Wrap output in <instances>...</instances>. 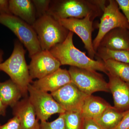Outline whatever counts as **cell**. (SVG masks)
Masks as SVG:
<instances>
[{
    "label": "cell",
    "instance_id": "7",
    "mask_svg": "<svg viewBox=\"0 0 129 129\" xmlns=\"http://www.w3.org/2000/svg\"><path fill=\"white\" fill-rule=\"evenodd\" d=\"M99 30L92 41L93 48L96 52L103 38L108 32L118 28L129 29V24L124 15L120 11L116 0H109L98 24Z\"/></svg>",
    "mask_w": 129,
    "mask_h": 129
},
{
    "label": "cell",
    "instance_id": "8",
    "mask_svg": "<svg viewBox=\"0 0 129 129\" xmlns=\"http://www.w3.org/2000/svg\"><path fill=\"white\" fill-rule=\"evenodd\" d=\"M28 92L37 119L41 122L47 121L53 114H60L66 112L51 93L37 89L31 84L28 86Z\"/></svg>",
    "mask_w": 129,
    "mask_h": 129
},
{
    "label": "cell",
    "instance_id": "22",
    "mask_svg": "<svg viewBox=\"0 0 129 129\" xmlns=\"http://www.w3.org/2000/svg\"><path fill=\"white\" fill-rule=\"evenodd\" d=\"M64 117L67 129H83L85 119L81 110L66 111Z\"/></svg>",
    "mask_w": 129,
    "mask_h": 129
},
{
    "label": "cell",
    "instance_id": "15",
    "mask_svg": "<svg viewBox=\"0 0 129 129\" xmlns=\"http://www.w3.org/2000/svg\"><path fill=\"white\" fill-rule=\"evenodd\" d=\"M99 47L112 50L129 51V29L118 28L111 30L103 38Z\"/></svg>",
    "mask_w": 129,
    "mask_h": 129
},
{
    "label": "cell",
    "instance_id": "14",
    "mask_svg": "<svg viewBox=\"0 0 129 129\" xmlns=\"http://www.w3.org/2000/svg\"><path fill=\"white\" fill-rule=\"evenodd\" d=\"M71 82L68 70L60 68L51 74L32 81V84L37 89L51 93Z\"/></svg>",
    "mask_w": 129,
    "mask_h": 129
},
{
    "label": "cell",
    "instance_id": "24",
    "mask_svg": "<svg viewBox=\"0 0 129 129\" xmlns=\"http://www.w3.org/2000/svg\"><path fill=\"white\" fill-rule=\"evenodd\" d=\"M36 12L37 18L47 14L50 7V0H32Z\"/></svg>",
    "mask_w": 129,
    "mask_h": 129
},
{
    "label": "cell",
    "instance_id": "17",
    "mask_svg": "<svg viewBox=\"0 0 129 129\" xmlns=\"http://www.w3.org/2000/svg\"><path fill=\"white\" fill-rule=\"evenodd\" d=\"M111 106L101 98L90 95L86 98L84 102L81 112L84 119H94Z\"/></svg>",
    "mask_w": 129,
    "mask_h": 129
},
{
    "label": "cell",
    "instance_id": "16",
    "mask_svg": "<svg viewBox=\"0 0 129 129\" xmlns=\"http://www.w3.org/2000/svg\"><path fill=\"white\" fill-rule=\"evenodd\" d=\"M9 7L12 15L32 26L37 19L36 9L32 0H9Z\"/></svg>",
    "mask_w": 129,
    "mask_h": 129
},
{
    "label": "cell",
    "instance_id": "32",
    "mask_svg": "<svg viewBox=\"0 0 129 129\" xmlns=\"http://www.w3.org/2000/svg\"></svg>",
    "mask_w": 129,
    "mask_h": 129
},
{
    "label": "cell",
    "instance_id": "2",
    "mask_svg": "<svg viewBox=\"0 0 129 129\" xmlns=\"http://www.w3.org/2000/svg\"><path fill=\"white\" fill-rule=\"evenodd\" d=\"M73 35V32L70 31L64 41L50 50L51 53L59 61L61 65L100 71L107 74L108 72L102 60L91 59L75 46Z\"/></svg>",
    "mask_w": 129,
    "mask_h": 129
},
{
    "label": "cell",
    "instance_id": "20",
    "mask_svg": "<svg viewBox=\"0 0 129 129\" xmlns=\"http://www.w3.org/2000/svg\"><path fill=\"white\" fill-rule=\"evenodd\" d=\"M103 62L109 73L129 83V64L112 60Z\"/></svg>",
    "mask_w": 129,
    "mask_h": 129
},
{
    "label": "cell",
    "instance_id": "27",
    "mask_svg": "<svg viewBox=\"0 0 129 129\" xmlns=\"http://www.w3.org/2000/svg\"><path fill=\"white\" fill-rule=\"evenodd\" d=\"M114 129H129V110L125 112L121 121Z\"/></svg>",
    "mask_w": 129,
    "mask_h": 129
},
{
    "label": "cell",
    "instance_id": "29",
    "mask_svg": "<svg viewBox=\"0 0 129 129\" xmlns=\"http://www.w3.org/2000/svg\"><path fill=\"white\" fill-rule=\"evenodd\" d=\"M12 14L9 10V1L0 0V15Z\"/></svg>",
    "mask_w": 129,
    "mask_h": 129
},
{
    "label": "cell",
    "instance_id": "11",
    "mask_svg": "<svg viewBox=\"0 0 129 129\" xmlns=\"http://www.w3.org/2000/svg\"><path fill=\"white\" fill-rule=\"evenodd\" d=\"M51 94L65 111L81 110L85 100L89 96L72 82Z\"/></svg>",
    "mask_w": 129,
    "mask_h": 129
},
{
    "label": "cell",
    "instance_id": "1",
    "mask_svg": "<svg viewBox=\"0 0 129 129\" xmlns=\"http://www.w3.org/2000/svg\"><path fill=\"white\" fill-rule=\"evenodd\" d=\"M107 1L104 0L51 1L47 14L57 20L68 18L82 19L88 15L94 19L101 17Z\"/></svg>",
    "mask_w": 129,
    "mask_h": 129
},
{
    "label": "cell",
    "instance_id": "21",
    "mask_svg": "<svg viewBox=\"0 0 129 129\" xmlns=\"http://www.w3.org/2000/svg\"><path fill=\"white\" fill-rule=\"evenodd\" d=\"M95 56L103 61L112 60L129 64V50H112L99 47L96 51Z\"/></svg>",
    "mask_w": 129,
    "mask_h": 129
},
{
    "label": "cell",
    "instance_id": "9",
    "mask_svg": "<svg viewBox=\"0 0 129 129\" xmlns=\"http://www.w3.org/2000/svg\"><path fill=\"white\" fill-rule=\"evenodd\" d=\"M94 20L92 16L88 15L82 19L71 18L58 20L64 28L75 33L81 39L88 52V56L92 59H94L96 53L93 48L92 39Z\"/></svg>",
    "mask_w": 129,
    "mask_h": 129
},
{
    "label": "cell",
    "instance_id": "19",
    "mask_svg": "<svg viewBox=\"0 0 129 129\" xmlns=\"http://www.w3.org/2000/svg\"><path fill=\"white\" fill-rule=\"evenodd\" d=\"M125 112L118 111L111 106L94 120L103 129H114L121 121Z\"/></svg>",
    "mask_w": 129,
    "mask_h": 129
},
{
    "label": "cell",
    "instance_id": "6",
    "mask_svg": "<svg viewBox=\"0 0 129 129\" xmlns=\"http://www.w3.org/2000/svg\"><path fill=\"white\" fill-rule=\"evenodd\" d=\"M68 71L72 82L87 95L98 91L110 92L108 83L96 71L73 67Z\"/></svg>",
    "mask_w": 129,
    "mask_h": 129
},
{
    "label": "cell",
    "instance_id": "31",
    "mask_svg": "<svg viewBox=\"0 0 129 129\" xmlns=\"http://www.w3.org/2000/svg\"><path fill=\"white\" fill-rule=\"evenodd\" d=\"M4 52L3 51L0 49V64L3 62V56Z\"/></svg>",
    "mask_w": 129,
    "mask_h": 129
},
{
    "label": "cell",
    "instance_id": "28",
    "mask_svg": "<svg viewBox=\"0 0 129 129\" xmlns=\"http://www.w3.org/2000/svg\"><path fill=\"white\" fill-rule=\"evenodd\" d=\"M83 129H103L93 119H85Z\"/></svg>",
    "mask_w": 129,
    "mask_h": 129
},
{
    "label": "cell",
    "instance_id": "13",
    "mask_svg": "<svg viewBox=\"0 0 129 129\" xmlns=\"http://www.w3.org/2000/svg\"><path fill=\"white\" fill-rule=\"evenodd\" d=\"M12 108L13 115L18 118L22 129H40V123L28 96L21 99Z\"/></svg>",
    "mask_w": 129,
    "mask_h": 129
},
{
    "label": "cell",
    "instance_id": "12",
    "mask_svg": "<svg viewBox=\"0 0 129 129\" xmlns=\"http://www.w3.org/2000/svg\"><path fill=\"white\" fill-rule=\"evenodd\" d=\"M109 90L112 95L113 107L118 111L129 110V83L108 73Z\"/></svg>",
    "mask_w": 129,
    "mask_h": 129
},
{
    "label": "cell",
    "instance_id": "26",
    "mask_svg": "<svg viewBox=\"0 0 129 129\" xmlns=\"http://www.w3.org/2000/svg\"><path fill=\"white\" fill-rule=\"evenodd\" d=\"M129 24V0H116Z\"/></svg>",
    "mask_w": 129,
    "mask_h": 129
},
{
    "label": "cell",
    "instance_id": "5",
    "mask_svg": "<svg viewBox=\"0 0 129 129\" xmlns=\"http://www.w3.org/2000/svg\"><path fill=\"white\" fill-rule=\"evenodd\" d=\"M0 24L16 35L27 50L29 57L42 50L37 34L32 25L12 14L0 15Z\"/></svg>",
    "mask_w": 129,
    "mask_h": 129
},
{
    "label": "cell",
    "instance_id": "18",
    "mask_svg": "<svg viewBox=\"0 0 129 129\" xmlns=\"http://www.w3.org/2000/svg\"><path fill=\"white\" fill-rule=\"evenodd\" d=\"M22 96L23 95L21 89L11 79L0 82V98L7 107L12 108Z\"/></svg>",
    "mask_w": 129,
    "mask_h": 129
},
{
    "label": "cell",
    "instance_id": "10",
    "mask_svg": "<svg viewBox=\"0 0 129 129\" xmlns=\"http://www.w3.org/2000/svg\"><path fill=\"white\" fill-rule=\"evenodd\" d=\"M28 66L31 79L42 78L60 68L59 61L51 53L50 51L42 50L30 57Z\"/></svg>",
    "mask_w": 129,
    "mask_h": 129
},
{
    "label": "cell",
    "instance_id": "3",
    "mask_svg": "<svg viewBox=\"0 0 129 129\" xmlns=\"http://www.w3.org/2000/svg\"><path fill=\"white\" fill-rule=\"evenodd\" d=\"M25 53L23 45L18 40H16L11 55L0 64V71L7 74L10 79L19 86L24 98L28 96V86L33 81L25 60Z\"/></svg>",
    "mask_w": 129,
    "mask_h": 129
},
{
    "label": "cell",
    "instance_id": "4",
    "mask_svg": "<svg viewBox=\"0 0 129 129\" xmlns=\"http://www.w3.org/2000/svg\"><path fill=\"white\" fill-rule=\"evenodd\" d=\"M42 50L50 51L66 39L70 31L48 14L37 18L32 25Z\"/></svg>",
    "mask_w": 129,
    "mask_h": 129
},
{
    "label": "cell",
    "instance_id": "25",
    "mask_svg": "<svg viewBox=\"0 0 129 129\" xmlns=\"http://www.w3.org/2000/svg\"><path fill=\"white\" fill-rule=\"evenodd\" d=\"M0 129H22L17 117L13 116L5 124H0Z\"/></svg>",
    "mask_w": 129,
    "mask_h": 129
},
{
    "label": "cell",
    "instance_id": "30",
    "mask_svg": "<svg viewBox=\"0 0 129 129\" xmlns=\"http://www.w3.org/2000/svg\"><path fill=\"white\" fill-rule=\"evenodd\" d=\"M7 107L3 104L0 98V115L5 116L6 113V109Z\"/></svg>",
    "mask_w": 129,
    "mask_h": 129
},
{
    "label": "cell",
    "instance_id": "23",
    "mask_svg": "<svg viewBox=\"0 0 129 129\" xmlns=\"http://www.w3.org/2000/svg\"><path fill=\"white\" fill-rule=\"evenodd\" d=\"M64 116V113L60 114L57 118L51 122H41L40 129H67Z\"/></svg>",
    "mask_w": 129,
    "mask_h": 129
}]
</instances>
